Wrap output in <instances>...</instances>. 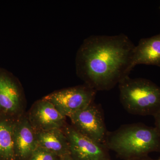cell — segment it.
Here are the masks:
<instances>
[{"label":"cell","mask_w":160,"mask_h":160,"mask_svg":"<svg viewBox=\"0 0 160 160\" xmlns=\"http://www.w3.org/2000/svg\"><path fill=\"white\" fill-rule=\"evenodd\" d=\"M69 118L72 126L81 134L98 142L105 143L108 132L100 105L92 103Z\"/></svg>","instance_id":"cell-5"},{"label":"cell","mask_w":160,"mask_h":160,"mask_svg":"<svg viewBox=\"0 0 160 160\" xmlns=\"http://www.w3.org/2000/svg\"><path fill=\"white\" fill-rule=\"evenodd\" d=\"M15 123L0 118V160H16L13 139Z\"/></svg>","instance_id":"cell-12"},{"label":"cell","mask_w":160,"mask_h":160,"mask_svg":"<svg viewBox=\"0 0 160 160\" xmlns=\"http://www.w3.org/2000/svg\"><path fill=\"white\" fill-rule=\"evenodd\" d=\"M22 101V93L17 83L6 73L0 72V112L17 113Z\"/></svg>","instance_id":"cell-9"},{"label":"cell","mask_w":160,"mask_h":160,"mask_svg":"<svg viewBox=\"0 0 160 160\" xmlns=\"http://www.w3.org/2000/svg\"><path fill=\"white\" fill-rule=\"evenodd\" d=\"M29 116L28 119L37 132L61 129L66 119L54 105L43 98L35 103Z\"/></svg>","instance_id":"cell-7"},{"label":"cell","mask_w":160,"mask_h":160,"mask_svg":"<svg viewBox=\"0 0 160 160\" xmlns=\"http://www.w3.org/2000/svg\"><path fill=\"white\" fill-rule=\"evenodd\" d=\"M69 154L74 160H110L106 145L86 137L72 126H65Z\"/></svg>","instance_id":"cell-6"},{"label":"cell","mask_w":160,"mask_h":160,"mask_svg":"<svg viewBox=\"0 0 160 160\" xmlns=\"http://www.w3.org/2000/svg\"><path fill=\"white\" fill-rule=\"evenodd\" d=\"M135 47L124 34L87 38L76 55L78 76L97 91L110 90L133 69Z\"/></svg>","instance_id":"cell-1"},{"label":"cell","mask_w":160,"mask_h":160,"mask_svg":"<svg viewBox=\"0 0 160 160\" xmlns=\"http://www.w3.org/2000/svg\"><path fill=\"white\" fill-rule=\"evenodd\" d=\"M38 146L51 152L60 158L69 154V143L61 129L37 132Z\"/></svg>","instance_id":"cell-11"},{"label":"cell","mask_w":160,"mask_h":160,"mask_svg":"<svg viewBox=\"0 0 160 160\" xmlns=\"http://www.w3.org/2000/svg\"><path fill=\"white\" fill-rule=\"evenodd\" d=\"M61 158L44 148L38 146L27 160H60Z\"/></svg>","instance_id":"cell-13"},{"label":"cell","mask_w":160,"mask_h":160,"mask_svg":"<svg viewBox=\"0 0 160 160\" xmlns=\"http://www.w3.org/2000/svg\"><path fill=\"white\" fill-rule=\"evenodd\" d=\"M74 160L72 158L70 155L67 154L66 155L62 157L61 158V160Z\"/></svg>","instance_id":"cell-15"},{"label":"cell","mask_w":160,"mask_h":160,"mask_svg":"<svg viewBox=\"0 0 160 160\" xmlns=\"http://www.w3.org/2000/svg\"><path fill=\"white\" fill-rule=\"evenodd\" d=\"M120 99L129 113L154 115L160 108V87L150 80L125 78L118 84Z\"/></svg>","instance_id":"cell-3"},{"label":"cell","mask_w":160,"mask_h":160,"mask_svg":"<svg viewBox=\"0 0 160 160\" xmlns=\"http://www.w3.org/2000/svg\"></svg>","instance_id":"cell-18"},{"label":"cell","mask_w":160,"mask_h":160,"mask_svg":"<svg viewBox=\"0 0 160 160\" xmlns=\"http://www.w3.org/2000/svg\"><path fill=\"white\" fill-rule=\"evenodd\" d=\"M153 116L155 119V128L160 136V108Z\"/></svg>","instance_id":"cell-14"},{"label":"cell","mask_w":160,"mask_h":160,"mask_svg":"<svg viewBox=\"0 0 160 160\" xmlns=\"http://www.w3.org/2000/svg\"><path fill=\"white\" fill-rule=\"evenodd\" d=\"M156 160L151 159L148 158H147V157H146L139 158L134 159H131V160Z\"/></svg>","instance_id":"cell-16"},{"label":"cell","mask_w":160,"mask_h":160,"mask_svg":"<svg viewBox=\"0 0 160 160\" xmlns=\"http://www.w3.org/2000/svg\"><path fill=\"white\" fill-rule=\"evenodd\" d=\"M140 64L160 67V33L141 39L135 47L132 67Z\"/></svg>","instance_id":"cell-10"},{"label":"cell","mask_w":160,"mask_h":160,"mask_svg":"<svg viewBox=\"0 0 160 160\" xmlns=\"http://www.w3.org/2000/svg\"><path fill=\"white\" fill-rule=\"evenodd\" d=\"M37 132L27 118L15 122L13 139L16 160H28L37 148Z\"/></svg>","instance_id":"cell-8"},{"label":"cell","mask_w":160,"mask_h":160,"mask_svg":"<svg viewBox=\"0 0 160 160\" xmlns=\"http://www.w3.org/2000/svg\"><path fill=\"white\" fill-rule=\"evenodd\" d=\"M156 160H160V158H159L158 159Z\"/></svg>","instance_id":"cell-17"},{"label":"cell","mask_w":160,"mask_h":160,"mask_svg":"<svg viewBox=\"0 0 160 160\" xmlns=\"http://www.w3.org/2000/svg\"><path fill=\"white\" fill-rule=\"evenodd\" d=\"M96 92V90L86 85L58 90L43 99L54 105L65 117H69L93 103Z\"/></svg>","instance_id":"cell-4"},{"label":"cell","mask_w":160,"mask_h":160,"mask_svg":"<svg viewBox=\"0 0 160 160\" xmlns=\"http://www.w3.org/2000/svg\"><path fill=\"white\" fill-rule=\"evenodd\" d=\"M105 145L125 160L146 157L160 151V136L155 127L142 123L123 125L107 132Z\"/></svg>","instance_id":"cell-2"}]
</instances>
